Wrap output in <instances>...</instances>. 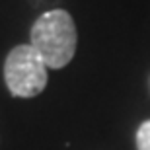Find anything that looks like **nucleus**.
<instances>
[{
    "label": "nucleus",
    "instance_id": "obj_1",
    "mask_svg": "<svg viewBox=\"0 0 150 150\" xmlns=\"http://www.w3.org/2000/svg\"><path fill=\"white\" fill-rule=\"evenodd\" d=\"M29 39L47 68H64L76 53L78 35L72 16L67 10L45 12L33 23Z\"/></svg>",
    "mask_w": 150,
    "mask_h": 150
},
{
    "label": "nucleus",
    "instance_id": "obj_2",
    "mask_svg": "<svg viewBox=\"0 0 150 150\" xmlns=\"http://www.w3.org/2000/svg\"><path fill=\"white\" fill-rule=\"evenodd\" d=\"M4 80L12 96L35 98L47 86V64L35 47L18 45L8 53L4 62Z\"/></svg>",
    "mask_w": 150,
    "mask_h": 150
},
{
    "label": "nucleus",
    "instance_id": "obj_3",
    "mask_svg": "<svg viewBox=\"0 0 150 150\" xmlns=\"http://www.w3.org/2000/svg\"><path fill=\"white\" fill-rule=\"evenodd\" d=\"M137 150H150V119L137 131Z\"/></svg>",
    "mask_w": 150,
    "mask_h": 150
}]
</instances>
